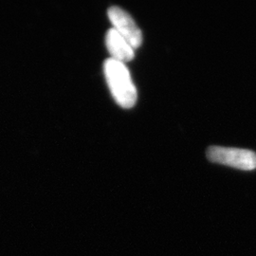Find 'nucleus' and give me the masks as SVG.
Wrapping results in <instances>:
<instances>
[{
  "label": "nucleus",
  "mask_w": 256,
  "mask_h": 256,
  "mask_svg": "<svg viewBox=\"0 0 256 256\" xmlns=\"http://www.w3.org/2000/svg\"><path fill=\"white\" fill-rule=\"evenodd\" d=\"M106 43L111 58L116 61L126 64L135 56L134 48L113 28H110L106 34Z\"/></svg>",
  "instance_id": "obj_4"
},
{
  "label": "nucleus",
  "mask_w": 256,
  "mask_h": 256,
  "mask_svg": "<svg viewBox=\"0 0 256 256\" xmlns=\"http://www.w3.org/2000/svg\"><path fill=\"white\" fill-rule=\"evenodd\" d=\"M108 14L113 28L124 37L134 50L142 45V32L128 12L120 7H111Z\"/></svg>",
  "instance_id": "obj_3"
},
{
  "label": "nucleus",
  "mask_w": 256,
  "mask_h": 256,
  "mask_svg": "<svg viewBox=\"0 0 256 256\" xmlns=\"http://www.w3.org/2000/svg\"><path fill=\"white\" fill-rule=\"evenodd\" d=\"M104 68L115 101L124 108H133L137 102V90L126 64L110 58L104 62Z\"/></svg>",
  "instance_id": "obj_1"
},
{
  "label": "nucleus",
  "mask_w": 256,
  "mask_h": 256,
  "mask_svg": "<svg viewBox=\"0 0 256 256\" xmlns=\"http://www.w3.org/2000/svg\"><path fill=\"white\" fill-rule=\"evenodd\" d=\"M207 158L212 162L240 170L250 171L256 168V154L247 149L212 146L207 150Z\"/></svg>",
  "instance_id": "obj_2"
}]
</instances>
